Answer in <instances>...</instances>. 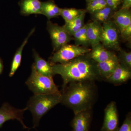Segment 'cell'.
Instances as JSON below:
<instances>
[{
  "mask_svg": "<svg viewBox=\"0 0 131 131\" xmlns=\"http://www.w3.org/2000/svg\"><path fill=\"white\" fill-rule=\"evenodd\" d=\"M54 75L58 74L63 80L62 90L72 82L101 81L97 63L88 54L75 58L68 62L52 66Z\"/></svg>",
  "mask_w": 131,
  "mask_h": 131,
  "instance_id": "obj_1",
  "label": "cell"
},
{
  "mask_svg": "<svg viewBox=\"0 0 131 131\" xmlns=\"http://www.w3.org/2000/svg\"><path fill=\"white\" fill-rule=\"evenodd\" d=\"M63 105L70 108L74 114L92 110L98 96L95 81L70 83L61 91Z\"/></svg>",
  "mask_w": 131,
  "mask_h": 131,
  "instance_id": "obj_2",
  "label": "cell"
},
{
  "mask_svg": "<svg viewBox=\"0 0 131 131\" xmlns=\"http://www.w3.org/2000/svg\"><path fill=\"white\" fill-rule=\"evenodd\" d=\"M61 101V93L49 94H34L28 101L26 107L31 113L33 128L38 126L41 118Z\"/></svg>",
  "mask_w": 131,
  "mask_h": 131,
  "instance_id": "obj_3",
  "label": "cell"
},
{
  "mask_svg": "<svg viewBox=\"0 0 131 131\" xmlns=\"http://www.w3.org/2000/svg\"><path fill=\"white\" fill-rule=\"evenodd\" d=\"M28 88L34 94L61 93L55 84L53 77H49L38 73L32 64L30 76L26 82Z\"/></svg>",
  "mask_w": 131,
  "mask_h": 131,
  "instance_id": "obj_4",
  "label": "cell"
},
{
  "mask_svg": "<svg viewBox=\"0 0 131 131\" xmlns=\"http://www.w3.org/2000/svg\"><path fill=\"white\" fill-rule=\"evenodd\" d=\"M91 49L84 46L67 44L61 47L49 58L52 66L57 63L63 64L73 59L89 53Z\"/></svg>",
  "mask_w": 131,
  "mask_h": 131,
  "instance_id": "obj_5",
  "label": "cell"
},
{
  "mask_svg": "<svg viewBox=\"0 0 131 131\" xmlns=\"http://www.w3.org/2000/svg\"><path fill=\"white\" fill-rule=\"evenodd\" d=\"M119 32L112 20H110L103 23L101 42L106 49L117 51L121 50L119 39Z\"/></svg>",
  "mask_w": 131,
  "mask_h": 131,
  "instance_id": "obj_6",
  "label": "cell"
},
{
  "mask_svg": "<svg viewBox=\"0 0 131 131\" xmlns=\"http://www.w3.org/2000/svg\"><path fill=\"white\" fill-rule=\"evenodd\" d=\"M47 29L50 36L54 51H57L73 39L63 26H61L48 20Z\"/></svg>",
  "mask_w": 131,
  "mask_h": 131,
  "instance_id": "obj_7",
  "label": "cell"
},
{
  "mask_svg": "<svg viewBox=\"0 0 131 131\" xmlns=\"http://www.w3.org/2000/svg\"><path fill=\"white\" fill-rule=\"evenodd\" d=\"M27 110H28L27 107L23 109H18L12 106L7 102L3 103L0 108V128L7 121L16 119L20 122L24 129H29L24 124L23 121V115Z\"/></svg>",
  "mask_w": 131,
  "mask_h": 131,
  "instance_id": "obj_8",
  "label": "cell"
},
{
  "mask_svg": "<svg viewBox=\"0 0 131 131\" xmlns=\"http://www.w3.org/2000/svg\"><path fill=\"white\" fill-rule=\"evenodd\" d=\"M104 121L101 131H117L119 128V117L116 102L112 101L105 110Z\"/></svg>",
  "mask_w": 131,
  "mask_h": 131,
  "instance_id": "obj_9",
  "label": "cell"
},
{
  "mask_svg": "<svg viewBox=\"0 0 131 131\" xmlns=\"http://www.w3.org/2000/svg\"><path fill=\"white\" fill-rule=\"evenodd\" d=\"M92 115V110L75 114L71 122L72 131H89Z\"/></svg>",
  "mask_w": 131,
  "mask_h": 131,
  "instance_id": "obj_10",
  "label": "cell"
},
{
  "mask_svg": "<svg viewBox=\"0 0 131 131\" xmlns=\"http://www.w3.org/2000/svg\"><path fill=\"white\" fill-rule=\"evenodd\" d=\"M131 78V69L119 63L113 73L106 82L115 85H119L126 82Z\"/></svg>",
  "mask_w": 131,
  "mask_h": 131,
  "instance_id": "obj_11",
  "label": "cell"
},
{
  "mask_svg": "<svg viewBox=\"0 0 131 131\" xmlns=\"http://www.w3.org/2000/svg\"><path fill=\"white\" fill-rule=\"evenodd\" d=\"M88 54L97 63L108 61L117 56L114 52L106 49L101 43L92 47L91 51Z\"/></svg>",
  "mask_w": 131,
  "mask_h": 131,
  "instance_id": "obj_12",
  "label": "cell"
},
{
  "mask_svg": "<svg viewBox=\"0 0 131 131\" xmlns=\"http://www.w3.org/2000/svg\"><path fill=\"white\" fill-rule=\"evenodd\" d=\"M119 64L117 56L102 62L97 63L98 72L101 80L106 81Z\"/></svg>",
  "mask_w": 131,
  "mask_h": 131,
  "instance_id": "obj_13",
  "label": "cell"
},
{
  "mask_svg": "<svg viewBox=\"0 0 131 131\" xmlns=\"http://www.w3.org/2000/svg\"><path fill=\"white\" fill-rule=\"evenodd\" d=\"M87 25V37L92 47L101 41L102 26L100 23L95 20Z\"/></svg>",
  "mask_w": 131,
  "mask_h": 131,
  "instance_id": "obj_14",
  "label": "cell"
},
{
  "mask_svg": "<svg viewBox=\"0 0 131 131\" xmlns=\"http://www.w3.org/2000/svg\"><path fill=\"white\" fill-rule=\"evenodd\" d=\"M114 23L120 33L131 23V12L130 9L121 8L115 11L112 16Z\"/></svg>",
  "mask_w": 131,
  "mask_h": 131,
  "instance_id": "obj_15",
  "label": "cell"
},
{
  "mask_svg": "<svg viewBox=\"0 0 131 131\" xmlns=\"http://www.w3.org/2000/svg\"><path fill=\"white\" fill-rule=\"evenodd\" d=\"M19 6L20 13L23 15L41 14L42 2L39 0H21Z\"/></svg>",
  "mask_w": 131,
  "mask_h": 131,
  "instance_id": "obj_16",
  "label": "cell"
},
{
  "mask_svg": "<svg viewBox=\"0 0 131 131\" xmlns=\"http://www.w3.org/2000/svg\"><path fill=\"white\" fill-rule=\"evenodd\" d=\"M34 57L35 62L33 64L38 73L46 76L53 77L54 75L52 67L50 63L41 57L35 51H34Z\"/></svg>",
  "mask_w": 131,
  "mask_h": 131,
  "instance_id": "obj_17",
  "label": "cell"
},
{
  "mask_svg": "<svg viewBox=\"0 0 131 131\" xmlns=\"http://www.w3.org/2000/svg\"><path fill=\"white\" fill-rule=\"evenodd\" d=\"M35 28H33L30 32L28 36L25 39L22 44L19 47V49L16 51V53L13 59L11 65V70L9 72V77H12L14 75L15 73L18 70L21 63V57H22V52L25 46L28 42V39L32 35L33 33L35 31Z\"/></svg>",
  "mask_w": 131,
  "mask_h": 131,
  "instance_id": "obj_18",
  "label": "cell"
},
{
  "mask_svg": "<svg viewBox=\"0 0 131 131\" xmlns=\"http://www.w3.org/2000/svg\"><path fill=\"white\" fill-rule=\"evenodd\" d=\"M61 8L52 0L42 2L41 14L45 15L49 20L60 16Z\"/></svg>",
  "mask_w": 131,
  "mask_h": 131,
  "instance_id": "obj_19",
  "label": "cell"
},
{
  "mask_svg": "<svg viewBox=\"0 0 131 131\" xmlns=\"http://www.w3.org/2000/svg\"><path fill=\"white\" fill-rule=\"evenodd\" d=\"M86 14V13H83L70 21L65 22L63 26L71 36H73L74 34L84 26Z\"/></svg>",
  "mask_w": 131,
  "mask_h": 131,
  "instance_id": "obj_20",
  "label": "cell"
},
{
  "mask_svg": "<svg viewBox=\"0 0 131 131\" xmlns=\"http://www.w3.org/2000/svg\"><path fill=\"white\" fill-rule=\"evenodd\" d=\"M115 10L108 6L92 14L94 20L98 21L99 23H104L110 20L112 18Z\"/></svg>",
  "mask_w": 131,
  "mask_h": 131,
  "instance_id": "obj_21",
  "label": "cell"
},
{
  "mask_svg": "<svg viewBox=\"0 0 131 131\" xmlns=\"http://www.w3.org/2000/svg\"><path fill=\"white\" fill-rule=\"evenodd\" d=\"M87 25H84L82 28L73 34L75 45L88 47L90 45L86 35Z\"/></svg>",
  "mask_w": 131,
  "mask_h": 131,
  "instance_id": "obj_22",
  "label": "cell"
},
{
  "mask_svg": "<svg viewBox=\"0 0 131 131\" xmlns=\"http://www.w3.org/2000/svg\"><path fill=\"white\" fill-rule=\"evenodd\" d=\"M86 12V9L75 8H61L60 16L63 18L65 22H67L72 20L80 15Z\"/></svg>",
  "mask_w": 131,
  "mask_h": 131,
  "instance_id": "obj_23",
  "label": "cell"
},
{
  "mask_svg": "<svg viewBox=\"0 0 131 131\" xmlns=\"http://www.w3.org/2000/svg\"><path fill=\"white\" fill-rule=\"evenodd\" d=\"M106 6L105 0H94L87 3L86 10L92 14Z\"/></svg>",
  "mask_w": 131,
  "mask_h": 131,
  "instance_id": "obj_24",
  "label": "cell"
},
{
  "mask_svg": "<svg viewBox=\"0 0 131 131\" xmlns=\"http://www.w3.org/2000/svg\"><path fill=\"white\" fill-rule=\"evenodd\" d=\"M119 56H117L119 63L124 64L127 68L131 69V52L121 50Z\"/></svg>",
  "mask_w": 131,
  "mask_h": 131,
  "instance_id": "obj_25",
  "label": "cell"
},
{
  "mask_svg": "<svg viewBox=\"0 0 131 131\" xmlns=\"http://www.w3.org/2000/svg\"><path fill=\"white\" fill-rule=\"evenodd\" d=\"M117 131H131V114H127L121 127H119Z\"/></svg>",
  "mask_w": 131,
  "mask_h": 131,
  "instance_id": "obj_26",
  "label": "cell"
},
{
  "mask_svg": "<svg viewBox=\"0 0 131 131\" xmlns=\"http://www.w3.org/2000/svg\"><path fill=\"white\" fill-rule=\"evenodd\" d=\"M123 39L126 41H130L131 38V23L120 33Z\"/></svg>",
  "mask_w": 131,
  "mask_h": 131,
  "instance_id": "obj_27",
  "label": "cell"
},
{
  "mask_svg": "<svg viewBox=\"0 0 131 131\" xmlns=\"http://www.w3.org/2000/svg\"><path fill=\"white\" fill-rule=\"evenodd\" d=\"M107 6L116 11L122 3V0H105Z\"/></svg>",
  "mask_w": 131,
  "mask_h": 131,
  "instance_id": "obj_28",
  "label": "cell"
},
{
  "mask_svg": "<svg viewBox=\"0 0 131 131\" xmlns=\"http://www.w3.org/2000/svg\"><path fill=\"white\" fill-rule=\"evenodd\" d=\"M122 6L121 8L130 9L131 7V0H122Z\"/></svg>",
  "mask_w": 131,
  "mask_h": 131,
  "instance_id": "obj_29",
  "label": "cell"
},
{
  "mask_svg": "<svg viewBox=\"0 0 131 131\" xmlns=\"http://www.w3.org/2000/svg\"><path fill=\"white\" fill-rule=\"evenodd\" d=\"M3 69V64L2 61L1 59L0 58V75L2 73Z\"/></svg>",
  "mask_w": 131,
  "mask_h": 131,
  "instance_id": "obj_30",
  "label": "cell"
},
{
  "mask_svg": "<svg viewBox=\"0 0 131 131\" xmlns=\"http://www.w3.org/2000/svg\"><path fill=\"white\" fill-rule=\"evenodd\" d=\"M86 1L87 3H89L90 2H91V1H94V0H86Z\"/></svg>",
  "mask_w": 131,
  "mask_h": 131,
  "instance_id": "obj_31",
  "label": "cell"
}]
</instances>
